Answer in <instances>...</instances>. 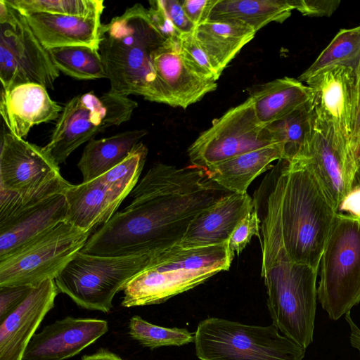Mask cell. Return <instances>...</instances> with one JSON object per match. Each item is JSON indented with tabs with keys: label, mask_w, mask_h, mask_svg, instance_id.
<instances>
[{
	"label": "cell",
	"mask_w": 360,
	"mask_h": 360,
	"mask_svg": "<svg viewBox=\"0 0 360 360\" xmlns=\"http://www.w3.org/2000/svg\"><path fill=\"white\" fill-rule=\"evenodd\" d=\"M250 98L258 120L266 126L309 103L312 93L298 79L285 77L255 86Z\"/></svg>",
	"instance_id": "obj_26"
},
{
	"label": "cell",
	"mask_w": 360,
	"mask_h": 360,
	"mask_svg": "<svg viewBox=\"0 0 360 360\" xmlns=\"http://www.w3.org/2000/svg\"><path fill=\"white\" fill-rule=\"evenodd\" d=\"M137 105L128 96L110 91L100 96L93 91L76 96L64 105L43 148L59 165L97 134L129 120Z\"/></svg>",
	"instance_id": "obj_10"
},
{
	"label": "cell",
	"mask_w": 360,
	"mask_h": 360,
	"mask_svg": "<svg viewBox=\"0 0 360 360\" xmlns=\"http://www.w3.org/2000/svg\"><path fill=\"white\" fill-rule=\"evenodd\" d=\"M129 334L142 346L154 349L163 346H181L194 342L195 333L186 328H165L152 324L139 316L129 322Z\"/></svg>",
	"instance_id": "obj_32"
},
{
	"label": "cell",
	"mask_w": 360,
	"mask_h": 360,
	"mask_svg": "<svg viewBox=\"0 0 360 360\" xmlns=\"http://www.w3.org/2000/svg\"><path fill=\"white\" fill-rule=\"evenodd\" d=\"M71 185L61 176L30 193L0 191V259L67 220Z\"/></svg>",
	"instance_id": "obj_9"
},
{
	"label": "cell",
	"mask_w": 360,
	"mask_h": 360,
	"mask_svg": "<svg viewBox=\"0 0 360 360\" xmlns=\"http://www.w3.org/2000/svg\"><path fill=\"white\" fill-rule=\"evenodd\" d=\"M352 148L359 155L360 153V96L358 101V109L355 122L354 135L352 138Z\"/></svg>",
	"instance_id": "obj_43"
},
{
	"label": "cell",
	"mask_w": 360,
	"mask_h": 360,
	"mask_svg": "<svg viewBox=\"0 0 360 360\" xmlns=\"http://www.w3.org/2000/svg\"><path fill=\"white\" fill-rule=\"evenodd\" d=\"M152 257L100 256L80 250L54 281L59 292L79 307L108 313L115 294L148 264Z\"/></svg>",
	"instance_id": "obj_8"
},
{
	"label": "cell",
	"mask_w": 360,
	"mask_h": 360,
	"mask_svg": "<svg viewBox=\"0 0 360 360\" xmlns=\"http://www.w3.org/2000/svg\"><path fill=\"white\" fill-rule=\"evenodd\" d=\"M61 176L58 165L44 148L10 131L2 134L0 190L18 194L30 193Z\"/></svg>",
	"instance_id": "obj_17"
},
{
	"label": "cell",
	"mask_w": 360,
	"mask_h": 360,
	"mask_svg": "<svg viewBox=\"0 0 360 360\" xmlns=\"http://www.w3.org/2000/svg\"><path fill=\"white\" fill-rule=\"evenodd\" d=\"M32 288L29 285L0 287V323L25 300Z\"/></svg>",
	"instance_id": "obj_37"
},
{
	"label": "cell",
	"mask_w": 360,
	"mask_h": 360,
	"mask_svg": "<svg viewBox=\"0 0 360 360\" xmlns=\"http://www.w3.org/2000/svg\"><path fill=\"white\" fill-rule=\"evenodd\" d=\"M311 102L266 127L283 150V160L291 161L302 151L312 131Z\"/></svg>",
	"instance_id": "obj_30"
},
{
	"label": "cell",
	"mask_w": 360,
	"mask_h": 360,
	"mask_svg": "<svg viewBox=\"0 0 360 360\" xmlns=\"http://www.w3.org/2000/svg\"><path fill=\"white\" fill-rule=\"evenodd\" d=\"M146 134L145 129L128 130L88 141L77 163L82 182L91 181L120 164Z\"/></svg>",
	"instance_id": "obj_27"
},
{
	"label": "cell",
	"mask_w": 360,
	"mask_h": 360,
	"mask_svg": "<svg viewBox=\"0 0 360 360\" xmlns=\"http://www.w3.org/2000/svg\"><path fill=\"white\" fill-rule=\"evenodd\" d=\"M338 212L360 218V184H354L347 195L343 199Z\"/></svg>",
	"instance_id": "obj_40"
},
{
	"label": "cell",
	"mask_w": 360,
	"mask_h": 360,
	"mask_svg": "<svg viewBox=\"0 0 360 360\" xmlns=\"http://www.w3.org/2000/svg\"><path fill=\"white\" fill-rule=\"evenodd\" d=\"M200 360H302L305 349L272 323L251 326L219 318L201 321L195 332Z\"/></svg>",
	"instance_id": "obj_6"
},
{
	"label": "cell",
	"mask_w": 360,
	"mask_h": 360,
	"mask_svg": "<svg viewBox=\"0 0 360 360\" xmlns=\"http://www.w3.org/2000/svg\"><path fill=\"white\" fill-rule=\"evenodd\" d=\"M304 83L311 89L313 117L331 129L338 146L359 157L352 148L358 109L356 72L345 65H334Z\"/></svg>",
	"instance_id": "obj_15"
},
{
	"label": "cell",
	"mask_w": 360,
	"mask_h": 360,
	"mask_svg": "<svg viewBox=\"0 0 360 360\" xmlns=\"http://www.w3.org/2000/svg\"><path fill=\"white\" fill-rule=\"evenodd\" d=\"M283 160L280 144L253 150L205 169L209 179L231 193H245L253 180Z\"/></svg>",
	"instance_id": "obj_25"
},
{
	"label": "cell",
	"mask_w": 360,
	"mask_h": 360,
	"mask_svg": "<svg viewBox=\"0 0 360 360\" xmlns=\"http://www.w3.org/2000/svg\"><path fill=\"white\" fill-rule=\"evenodd\" d=\"M147 154V147L140 142L110 171L88 182L72 184L65 193L67 220L86 231L108 222L137 184Z\"/></svg>",
	"instance_id": "obj_12"
},
{
	"label": "cell",
	"mask_w": 360,
	"mask_h": 360,
	"mask_svg": "<svg viewBox=\"0 0 360 360\" xmlns=\"http://www.w3.org/2000/svg\"><path fill=\"white\" fill-rule=\"evenodd\" d=\"M293 10L292 0H218L208 20H237L257 32L269 22H284Z\"/></svg>",
	"instance_id": "obj_28"
},
{
	"label": "cell",
	"mask_w": 360,
	"mask_h": 360,
	"mask_svg": "<svg viewBox=\"0 0 360 360\" xmlns=\"http://www.w3.org/2000/svg\"><path fill=\"white\" fill-rule=\"evenodd\" d=\"M345 319L349 326V342L351 345L359 351L360 355V328L353 321L350 312L345 315Z\"/></svg>",
	"instance_id": "obj_41"
},
{
	"label": "cell",
	"mask_w": 360,
	"mask_h": 360,
	"mask_svg": "<svg viewBox=\"0 0 360 360\" xmlns=\"http://www.w3.org/2000/svg\"><path fill=\"white\" fill-rule=\"evenodd\" d=\"M278 144L266 126L258 120L249 97L213 120L190 146L188 154L192 165L206 169L240 154Z\"/></svg>",
	"instance_id": "obj_14"
},
{
	"label": "cell",
	"mask_w": 360,
	"mask_h": 360,
	"mask_svg": "<svg viewBox=\"0 0 360 360\" xmlns=\"http://www.w3.org/2000/svg\"><path fill=\"white\" fill-rule=\"evenodd\" d=\"M152 61L169 105L186 108L217 87V82L202 78L188 67L180 53L178 39H165L154 51Z\"/></svg>",
	"instance_id": "obj_20"
},
{
	"label": "cell",
	"mask_w": 360,
	"mask_h": 360,
	"mask_svg": "<svg viewBox=\"0 0 360 360\" xmlns=\"http://www.w3.org/2000/svg\"><path fill=\"white\" fill-rule=\"evenodd\" d=\"M63 109L46 88L37 83L1 90V115L9 131L19 138L26 137L34 125L58 120Z\"/></svg>",
	"instance_id": "obj_22"
},
{
	"label": "cell",
	"mask_w": 360,
	"mask_h": 360,
	"mask_svg": "<svg viewBox=\"0 0 360 360\" xmlns=\"http://www.w3.org/2000/svg\"><path fill=\"white\" fill-rule=\"evenodd\" d=\"M354 184H360V153L359 155L357 169L353 185Z\"/></svg>",
	"instance_id": "obj_44"
},
{
	"label": "cell",
	"mask_w": 360,
	"mask_h": 360,
	"mask_svg": "<svg viewBox=\"0 0 360 360\" xmlns=\"http://www.w3.org/2000/svg\"><path fill=\"white\" fill-rule=\"evenodd\" d=\"M234 257L228 241L198 248L176 245L155 254L148 264L125 285L121 306L162 303L229 270Z\"/></svg>",
	"instance_id": "obj_4"
},
{
	"label": "cell",
	"mask_w": 360,
	"mask_h": 360,
	"mask_svg": "<svg viewBox=\"0 0 360 360\" xmlns=\"http://www.w3.org/2000/svg\"><path fill=\"white\" fill-rule=\"evenodd\" d=\"M164 40L148 9L141 4L101 24L98 52L110 81L109 91L166 104L152 61L154 51Z\"/></svg>",
	"instance_id": "obj_3"
},
{
	"label": "cell",
	"mask_w": 360,
	"mask_h": 360,
	"mask_svg": "<svg viewBox=\"0 0 360 360\" xmlns=\"http://www.w3.org/2000/svg\"><path fill=\"white\" fill-rule=\"evenodd\" d=\"M91 233L68 220L58 223L0 259V287H34L46 280H54L84 248Z\"/></svg>",
	"instance_id": "obj_11"
},
{
	"label": "cell",
	"mask_w": 360,
	"mask_h": 360,
	"mask_svg": "<svg viewBox=\"0 0 360 360\" xmlns=\"http://www.w3.org/2000/svg\"><path fill=\"white\" fill-rule=\"evenodd\" d=\"M318 271L291 260L283 248L262 257L261 276L273 323L304 349L314 338Z\"/></svg>",
	"instance_id": "obj_5"
},
{
	"label": "cell",
	"mask_w": 360,
	"mask_h": 360,
	"mask_svg": "<svg viewBox=\"0 0 360 360\" xmlns=\"http://www.w3.org/2000/svg\"><path fill=\"white\" fill-rule=\"evenodd\" d=\"M218 0H183L184 11L195 26L205 22L210 18L212 10Z\"/></svg>",
	"instance_id": "obj_39"
},
{
	"label": "cell",
	"mask_w": 360,
	"mask_h": 360,
	"mask_svg": "<svg viewBox=\"0 0 360 360\" xmlns=\"http://www.w3.org/2000/svg\"><path fill=\"white\" fill-rule=\"evenodd\" d=\"M229 193L202 168L157 163L131 192V203L91 234L81 251L111 257L161 252L178 245L195 217Z\"/></svg>",
	"instance_id": "obj_1"
},
{
	"label": "cell",
	"mask_w": 360,
	"mask_h": 360,
	"mask_svg": "<svg viewBox=\"0 0 360 360\" xmlns=\"http://www.w3.org/2000/svg\"><path fill=\"white\" fill-rule=\"evenodd\" d=\"M81 360H124L118 355L110 351L101 349L97 352L90 354L84 355L82 357Z\"/></svg>",
	"instance_id": "obj_42"
},
{
	"label": "cell",
	"mask_w": 360,
	"mask_h": 360,
	"mask_svg": "<svg viewBox=\"0 0 360 360\" xmlns=\"http://www.w3.org/2000/svg\"><path fill=\"white\" fill-rule=\"evenodd\" d=\"M60 71L25 15L0 0V80L2 90L25 83L53 89Z\"/></svg>",
	"instance_id": "obj_13"
},
{
	"label": "cell",
	"mask_w": 360,
	"mask_h": 360,
	"mask_svg": "<svg viewBox=\"0 0 360 360\" xmlns=\"http://www.w3.org/2000/svg\"><path fill=\"white\" fill-rule=\"evenodd\" d=\"M259 225L260 219L257 211L254 207L239 222L228 241L229 248L233 255L236 254L239 255L250 242L253 236H257L260 239Z\"/></svg>",
	"instance_id": "obj_35"
},
{
	"label": "cell",
	"mask_w": 360,
	"mask_h": 360,
	"mask_svg": "<svg viewBox=\"0 0 360 360\" xmlns=\"http://www.w3.org/2000/svg\"><path fill=\"white\" fill-rule=\"evenodd\" d=\"M182 1L183 0H156L150 1L149 4L157 8L181 35L192 34L196 26L186 16Z\"/></svg>",
	"instance_id": "obj_36"
},
{
	"label": "cell",
	"mask_w": 360,
	"mask_h": 360,
	"mask_svg": "<svg viewBox=\"0 0 360 360\" xmlns=\"http://www.w3.org/2000/svg\"><path fill=\"white\" fill-rule=\"evenodd\" d=\"M359 65L360 25L341 29L298 79L304 83L320 72L334 65L351 68L356 74Z\"/></svg>",
	"instance_id": "obj_29"
},
{
	"label": "cell",
	"mask_w": 360,
	"mask_h": 360,
	"mask_svg": "<svg viewBox=\"0 0 360 360\" xmlns=\"http://www.w3.org/2000/svg\"><path fill=\"white\" fill-rule=\"evenodd\" d=\"M22 14L46 49L86 46L98 50L101 16L82 17L48 13Z\"/></svg>",
	"instance_id": "obj_23"
},
{
	"label": "cell",
	"mask_w": 360,
	"mask_h": 360,
	"mask_svg": "<svg viewBox=\"0 0 360 360\" xmlns=\"http://www.w3.org/2000/svg\"><path fill=\"white\" fill-rule=\"evenodd\" d=\"M108 330V321L67 316L34 333L22 360H65L93 344Z\"/></svg>",
	"instance_id": "obj_18"
},
{
	"label": "cell",
	"mask_w": 360,
	"mask_h": 360,
	"mask_svg": "<svg viewBox=\"0 0 360 360\" xmlns=\"http://www.w3.org/2000/svg\"><path fill=\"white\" fill-rule=\"evenodd\" d=\"M59 290L48 279L32 288L25 300L0 323V360H22L42 320L54 307Z\"/></svg>",
	"instance_id": "obj_19"
},
{
	"label": "cell",
	"mask_w": 360,
	"mask_h": 360,
	"mask_svg": "<svg viewBox=\"0 0 360 360\" xmlns=\"http://www.w3.org/2000/svg\"><path fill=\"white\" fill-rule=\"evenodd\" d=\"M60 72L77 79L107 78L98 50L86 46H68L46 49Z\"/></svg>",
	"instance_id": "obj_31"
},
{
	"label": "cell",
	"mask_w": 360,
	"mask_h": 360,
	"mask_svg": "<svg viewBox=\"0 0 360 360\" xmlns=\"http://www.w3.org/2000/svg\"><path fill=\"white\" fill-rule=\"evenodd\" d=\"M295 9L303 15L329 17L338 8L340 0H292Z\"/></svg>",
	"instance_id": "obj_38"
},
{
	"label": "cell",
	"mask_w": 360,
	"mask_h": 360,
	"mask_svg": "<svg viewBox=\"0 0 360 360\" xmlns=\"http://www.w3.org/2000/svg\"><path fill=\"white\" fill-rule=\"evenodd\" d=\"M178 44L184 61L195 74L207 80L217 82L219 76L197 42L193 33L181 34L178 38Z\"/></svg>",
	"instance_id": "obj_34"
},
{
	"label": "cell",
	"mask_w": 360,
	"mask_h": 360,
	"mask_svg": "<svg viewBox=\"0 0 360 360\" xmlns=\"http://www.w3.org/2000/svg\"><path fill=\"white\" fill-rule=\"evenodd\" d=\"M319 267L317 299L337 321L360 302V218L338 212Z\"/></svg>",
	"instance_id": "obj_7"
},
{
	"label": "cell",
	"mask_w": 360,
	"mask_h": 360,
	"mask_svg": "<svg viewBox=\"0 0 360 360\" xmlns=\"http://www.w3.org/2000/svg\"><path fill=\"white\" fill-rule=\"evenodd\" d=\"M356 86H357V92H358V101L359 98L360 96V65L356 71Z\"/></svg>",
	"instance_id": "obj_45"
},
{
	"label": "cell",
	"mask_w": 360,
	"mask_h": 360,
	"mask_svg": "<svg viewBox=\"0 0 360 360\" xmlns=\"http://www.w3.org/2000/svg\"><path fill=\"white\" fill-rule=\"evenodd\" d=\"M254 207V200L248 193H229L195 217L178 245L198 248L226 243Z\"/></svg>",
	"instance_id": "obj_21"
},
{
	"label": "cell",
	"mask_w": 360,
	"mask_h": 360,
	"mask_svg": "<svg viewBox=\"0 0 360 360\" xmlns=\"http://www.w3.org/2000/svg\"><path fill=\"white\" fill-rule=\"evenodd\" d=\"M257 32L237 20H207L193 35L219 76Z\"/></svg>",
	"instance_id": "obj_24"
},
{
	"label": "cell",
	"mask_w": 360,
	"mask_h": 360,
	"mask_svg": "<svg viewBox=\"0 0 360 360\" xmlns=\"http://www.w3.org/2000/svg\"><path fill=\"white\" fill-rule=\"evenodd\" d=\"M21 13H48L82 17L101 16L102 0H6Z\"/></svg>",
	"instance_id": "obj_33"
},
{
	"label": "cell",
	"mask_w": 360,
	"mask_h": 360,
	"mask_svg": "<svg viewBox=\"0 0 360 360\" xmlns=\"http://www.w3.org/2000/svg\"><path fill=\"white\" fill-rule=\"evenodd\" d=\"M255 195L262 256L283 248L291 260L319 270L338 212L308 166L300 160H278Z\"/></svg>",
	"instance_id": "obj_2"
},
{
	"label": "cell",
	"mask_w": 360,
	"mask_h": 360,
	"mask_svg": "<svg viewBox=\"0 0 360 360\" xmlns=\"http://www.w3.org/2000/svg\"><path fill=\"white\" fill-rule=\"evenodd\" d=\"M311 135L294 160L305 163L315 175L335 210L352 189L359 157L338 146L330 127L313 117Z\"/></svg>",
	"instance_id": "obj_16"
}]
</instances>
